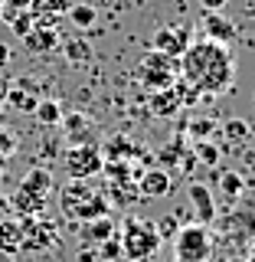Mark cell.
<instances>
[{
  "label": "cell",
  "instance_id": "cell-1",
  "mask_svg": "<svg viewBox=\"0 0 255 262\" xmlns=\"http://www.w3.org/2000/svg\"><path fill=\"white\" fill-rule=\"evenodd\" d=\"M180 79L187 85H193L196 92L216 98L233 89L236 79V59L229 53V46L213 43V39H193L187 46V53L180 56Z\"/></svg>",
  "mask_w": 255,
  "mask_h": 262
},
{
  "label": "cell",
  "instance_id": "cell-2",
  "mask_svg": "<svg viewBox=\"0 0 255 262\" xmlns=\"http://www.w3.org/2000/svg\"><path fill=\"white\" fill-rule=\"evenodd\" d=\"M59 210L69 223H88V220H98L111 210L108 196H105V184L98 180H69L59 190Z\"/></svg>",
  "mask_w": 255,
  "mask_h": 262
},
{
  "label": "cell",
  "instance_id": "cell-3",
  "mask_svg": "<svg viewBox=\"0 0 255 262\" xmlns=\"http://www.w3.org/2000/svg\"><path fill=\"white\" fill-rule=\"evenodd\" d=\"M56 184H53V170L49 167H30L23 174L20 187L10 196V210L20 213V216H36V213H46V203L53 196Z\"/></svg>",
  "mask_w": 255,
  "mask_h": 262
},
{
  "label": "cell",
  "instance_id": "cell-4",
  "mask_svg": "<svg viewBox=\"0 0 255 262\" xmlns=\"http://www.w3.org/2000/svg\"><path fill=\"white\" fill-rule=\"evenodd\" d=\"M118 243H121V256L128 262H137V259H151L164 239L157 233V223L141 220V216H128L118 226Z\"/></svg>",
  "mask_w": 255,
  "mask_h": 262
},
{
  "label": "cell",
  "instance_id": "cell-5",
  "mask_svg": "<svg viewBox=\"0 0 255 262\" xmlns=\"http://www.w3.org/2000/svg\"><path fill=\"white\" fill-rule=\"evenodd\" d=\"M137 82L147 89V92H160V89L174 85L177 76H180V59H170V56L157 53V49H147V53L137 59V69H134Z\"/></svg>",
  "mask_w": 255,
  "mask_h": 262
},
{
  "label": "cell",
  "instance_id": "cell-6",
  "mask_svg": "<svg viewBox=\"0 0 255 262\" xmlns=\"http://www.w3.org/2000/svg\"><path fill=\"white\" fill-rule=\"evenodd\" d=\"M174 259L177 262H210L213 259V233L206 223L180 226L174 233Z\"/></svg>",
  "mask_w": 255,
  "mask_h": 262
},
{
  "label": "cell",
  "instance_id": "cell-7",
  "mask_svg": "<svg viewBox=\"0 0 255 262\" xmlns=\"http://www.w3.org/2000/svg\"><path fill=\"white\" fill-rule=\"evenodd\" d=\"M62 167L69 180H92L102 174L105 158L98 144H69V151H62Z\"/></svg>",
  "mask_w": 255,
  "mask_h": 262
},
{
  "label": "cell",
  "instance_id": "cell-8",
  "mask_svg": "<svg viewBox=\"0 0 255 262\" xmlns=\"http://www.w3.org/2000/svg\"><path fill=\"white\" fill-rule=\"evenodd\" d=\"M23 220V252H46L59 246V223L46 213L36 216H20Z\"/></svg>",
  "mask_w": 255,
  "mask_h": 262
},
{
  "label": "cell",
  "instance_id": "cell-9",
  "mask_svg": "<svg viewBox=\"0 0 255 262\" xmlns=\"http://www.w3.org/2000/svg\"><path fill=\"white\" fill-rule=\"evenodd\" d=\"M190 43H193V30L187 23H167V27H160L154 33V49L170 56V59H180Z\"/></svg>",
  "mask_w": 255,
  "mask_h": 262
},
{
  "label": "cell",
  "instance_id": "cell-10",
  "mask_svg": "<svg viewBox=\"0 0 255 262\" xmlns=\"http://www.w3.org/2000/svg\"><path fill=\"white\" fill-rule=\"evenodd\" d=\"M200 36L203 39H213V43L229 46V43H233V36H236V23L226 20L219 10H203V16H200Z\"/></svg>",
  "mask_w": 255,
  "mask_h": 262
},
{
  "label": "cell",
  "instance_id": "cell-11",
  "mask_svg": "<svg viewBox=\"0 0 255 262\" xmlns=\"http://www.w3.org/2000/svg\"><path fill=\"white\" fill-rule=\"evenodd\" d=\"M62 135L69 138V144H98L95 141V121L88 118L85 112H72V115H62Z\"/></svg>",
  "mask_w": 255,
  "mask_h": 262
},
{
  "label": "cell",
  "instance_id": "cell-12",
  "mask_svg": "<svg viewBox=\"0 0 255 262\" xmlns=\"http://www.w3.org/2000/svg\"><path fill=\"white\" fill-rule=\"evenodd\" d=\"M174 190V177H170V170L164 167H147L141 177H137V193L141 196H151V200H157V196H167Z\"/></svg>",
  "mask_w": 255,
  "mask_h": 262
},
{
  "label": "cell",
  "instance_id": "cell-13",
  "mask_svg": "<svg viewBox=\"0 0 255 262\" xmlns=\"http://www.w3.org/2000/svg\"><path fill=\"white\" fill-rule=\"evenodd\" d=\"M20 39H23V49H27L30 56H49L59 46V30L56 27H36V23H33V30Z\"/></svg>",
  "mask_w": 255,
  "mask_h": 262
},
{
  "label": "cell",
  "instance_id": "cell-14",
  "mask_svg": "<svg viewBox=\"0 0 255 262\" xmlns=\"http://www.w3.org/2000/svg\"><path fill=\"white\" fill-rule=\"evenodd\" d=\"M72 0H30V13L36 27H56L65 16Z\"/></svg>",
  "mask_w": 255,
  "mask_h": 262
},
{
  "label": "cell",
  "instance_id": "cell-15",
  "mask_svg": "<svg viewBox=\"0 0 255 262\" xmlns=\"http://www.w3.org/2000/svg\"><path fill=\"white\" fill-rule=\"evenodd\" d=\"M187 196H190V203H193L196 216H200V223H213V220H216V200H213L210 187L203 184V180H190Z\"/></svg>",
  "mask_w": 255,
  "mask_h": 262
},
{
  "label": "cell",
  "instance_id": "cell-16",
  "mask_svg": "<svg viewBox=\"0 0 255 262\" xmlns=\"http://www.w3.org/2000/svg\"><path fill=\"white\" fill-rule=\"evenodd\" d=\"M82 226V243L92 246V249H98L105 239H111L114 233H118V223L111 220V213H105V216L98 220H88V223H79Z\"/></svg>",
  "mask_w": 255,
  "mask_h": 262
},
{
  "label": "cell",
  "instance_id": "cell-17",
  "mask_svg": "<svg viewBox=\"0 0 255 262\" xmlns=\"http://www.w3.org/2000/svg\"><path fill=\"white\" fill-rule=\"evenodd\" d=\"M36 102H39V95L33 92V82L30 79H20V85H7L4 89V105H10V108H16V112L33 115Z\"/></svg>",
  "mask_w": 255,
  "mask_h": 262
},
{
  "label": "cell",
  "instance_id": "cell-18",
  "mask_svg": "<svg viewBox=\"0 0 255 262\" xmlns=\"http://www.w3.org/2000/svg\"><path fill=\"white\" fill-rule=\"evenodd\" d=\"M0 252H4V256L23 252V220L20 216H4L0 220Z\"/></svg>",
  "mask_w": 255,
  "mask_h": 262
},
{
  "label": "cell",
  "instance_id": "cell-19",
  "mask_svg": "<svg viewBox=\"0 0 255 262\" xmlns=\"http://www.w3.org/2000/svg\"><path fill=\"white\" fill-rule=\"evenodd\" d=\"M183 108L180 105V95L174 85L160 89V92H151V115H157V118H174V115Z\"/></svg>",
  "mask_w": 255,
  "mask_h": 262
},
{
  "label": "cell",
  "instance_id": "cell-20",
  "mask_svg": "<svg viewBox=\"0 0 255 262\" xmlns=\"http://www.w3.org/2000/svg\"><path fill=\"white\" fill-rule=\"evenodd\" d=\"M105 196H108L111 207H131V203H137V184H131V180H108L105 184Z\"/></svg>",
  "mask_w": 255,
  "mask_h": 262
},
{
  "label": "cell",
  "instance_id": "cell-21",
  "mask_svg": "<svg viewBox=\"0 0 255 262\" xmlns=\"http://www.w3.org/2000/svg\"><path fill=\"white\" fill-rule=\"evenodd\" d=\"M62 56L69 66H88L92 62V43L85 36H69L62 43Z\"/></svg>",
  "mask_w": 255,
  "mask_h": 262
},
{
  "label": "cell",
  "instance_id": "cell-22",
  "mask_svg": "<svg viewBox=\"0 0 255 262\" xmlns=\"http://www.w3.org/2000/svg\"><path fill=\"white\" fill-rule=\"evenodd\" d=\"M65 16H69V23L76 27L79 33H85V30H92L95 23H98V10L92 4H69V10H65Z\"/></svg>",
  "mask_w": 255,
  "mask_h": 262
},
{
  "label": "cell",
  "instance_id": "cell-23",
  "mask_svg": "<svg viewBox=\"0 0 255 262\" xmlns=\"http://www.w3.org/2000/svg\"><path fill=\"white\" fill-rule=\"evenodd\" d=\"M128 154H137V158H141L144 151L137 144H131L128 138H121V135H114L111 141H105V147H102V158L105 161H125Z\"/></svg>",
  "mask_w": 255,
  "mask_h": 262
},
{
  "label": "cell",
  "instance_id": "cell-24",
  "mask_svg": "<svg viewBox=\"0 0 255 262\" xmlns=\"http://www.w3.org/2000/svg\"><path fill=\"white\" fill-rule=\"evenodd\" d=\"M33 115H36V121H43V125H59L62 121V105L56 102V98H39Z\"/></svg>",
  "mask_w": 255,
  "mask_h": 262
},
{
  "label": "cell",
  "instance_id": "cell-25",
  "mask_svg": "<svg viewBox=\"0 0 255 262\" xmlns=\"http://www.w3.org/2000/svg\"><path fill=\"white\" fill-rule=\"evenodd\" d=\"M216 184H219V190H223L229 200H236V196L242 193L245 180H242V174H236V170H219V174H216Z\"/></svg>",
  "mask_w": 255,
  "mask_h": 262
},
{
  "label": "cell",
  "instance_id": "cell-26",
  "mask_svg": "<svg viewBox=\"0 0 255 262\" xmlns=\"http://www.w3.org/2000/svg\"><path fill=\"white\" fill-rule=\"evenodd\" d=\"M223 135H226V141L242 144V141H249V138H252V125L245 118H229L226 125H223Z\"/></svg>",
  "mask_w": 255,
  "mask_h": 262
},
{
  "label": "cell",
  "instance_id": "cell-27",
  "mask_svg": "<svg viewBox=\"0 0 255 262\" xmlns=\"http://www.w3.org/2000/svg\"><path fill=\"white\" fill-rule=\"evenodd\" d=\"M183 154H187L183 141H170V144H164L160 151H157V161L164 164V170H167V167H180V161H183Z\"/></svg>",
  "mask_w": 255,
  "mask_h": 262
},
{
  "label": "cell",
  "instance_id": "cell-28",
  "mask_svg": "<svg viewBox=\"0 0 255 262\" xmlns=\"http://www.w3.org/2000/svg\"><path fill=\"white\" fill-rule=\"evenodd\" d=\"M193 154H196V161H200L203 167H216V164H219V147L213 141H196Z\"/></svg>",
  "mask_w": 255,
  "mask_h": 262
},
{
  "label": "cell",
  "instance_id": "cell-29",
  "mask_svg": "<svg viewBox=\"0 0 255 262\" xmlns=\"http://www.w3.org/2000/svg\"><path fill=\"white\" fill-rule=\"evenodd\" d=\"M213 128H216V125H213L210 118H196V121H190V128H187V131H190L193 141H210Z\"/></svg>",
  "mask_w": 255,
  "mask_h": 262
},
{
  "label": "cell",
  "instance_id": "cell-30",
  "mask_svg": "<svg viewBox=\"0 0 255 262\" xmlns=\"http://www.w3.org/2000/svg\"><path fill=\"white\" fill-rule=\"evenodd\" d=\"M7 23H10V30L16 33V36H27V33L33 30V13H30V10H23V13L10 16V20H7Z\"/></svg>",
  "mask_w": 255,
  "mask_h": 262
},
{
  "label": "cell",
  "instance_id": "cell-31",
  "mask_svg": "<svg viewBox=\"0 0 255 262\" xmlns=\"http://www.w3.org/2000/svg\"><path fill=\"white\" fill-rule=\"evenodd\" d=\"M30 10V0H0V13H4V20H10V16Z\"/></svg>",
  "mask_w": 255,
  "mask_h": 262
},
{
  "label": "cell",
  "instance_id": "cell-32",
  "mask_svg": "<svg viewBox=\"0 0 255 262\" xmlns=\"http://www.w3.org/2000/svg\"><path fill=\"white\" fill-rule=\"evenodd\" d=\"M16 151V135L10 128H0V158H10Z\"/></svg>",
  "mask_w": 255,
  "mask_h": 262
},
{
  "label": "cell",
  "instance_id": "cell-33",
  "mask_svg": "<svg viewBox=\"0 0 255 262\" xmlns=\"http://www.w3.org/2000/svg\"><path fill=\"white\" fill-rule=\"evenodd\" d=\"M79 262H98V249H92V246H85V249L79 252Z\"/></svg>",
  "mask_w": 255,
  "mask_h": 262
},
{
  "label": "cell",
  "instance_id": "cell-34",
  "mask_svg": "<svg viewBox=\"0 0 255 262\" xmlns=\"http://www.w3.org/2000/svg\"><path fill=\"white\" fill-rule=\"evenodd\" d=\"M226 4H229V0H200V7H203V10H223Z\"/></svg>",
  "mask_w": 255,
  "mask_h": 262
},
{
  "label": "cell",
  "instance_id": "cell-35",
  "mask_svg": "<svg viewBox=\"0 0 255 262\" xmlns=\"http://www.w3.org/2000/svg\"><path fill=\"white\" fill-rule=\"evenodd\" d=\"M7 66H10V46L0 43V69H7Z\"/></svg>",
  "mask_w": 255,
  "mask_h": 262
},
{
  "label": "cell",
  "instance_id": "cell-36",
  "mask_svg": "<svg viewBox=\"0 0 255 262\" xmlns=\"http://www.w3.org/2000/svg\"><path fill=\"white\" fill-rule=\"evenodd\" d=\"M10 196H4V193H0V220H4V216H10Z\"/></svg>",
  "mask_w": 255,
  "mask_h": 262
},
{
  "label": "cell",
  "instance_id": "cell-37",
  "mask_svg": "<svg viewBox=\"0 0 255 262\" xmlns=\"http://www.w3.org/2000/svg\"><path fill=\"white\" fill-rule=\"evenodd\" d=\"M0 262H16L13 256H4V252H0Z\"/></svg>",
  "mask_w": 255,
  "mask_h": 262
},
{
  "label": "cell",
  "instance_id": "cell-38",
  "mask_svg": "<svg viewBox=\"0 0 255 262\" xmlns=\"http://www.w3.org/2000/svg\"><path fill=\"white\" fill-rule=\"evenodd\" d=\"M0 108H4V92H0Z\"/></svg>",
  "mask_w": 255,
  "mask_h": 262
},
{
  "label": "cell",
  "instance_id": "cell-39",
  "mask_svg": "<svg viewBox=\"0 0 255 262\" xmlns=\"http://www.w3.org/2000/svg\"><path fill=\"white\" fill-rule=\"evenodd\" d=\"M0 187H4V174H0Z\"/></svg>",
  "mask_w": 255,
  "mask_h": 262
},
{
  "label": "cell",
  "instance_id": "cell-40",
  "mask_svg": "<svg viewBox=\"0 0 255 262\" xmlns=\"http://www.w3.org/2000/svg\"><path fill=\"white\" fill-rule=\"evenodd\" d=\"M137 262H147V259H137Z\"/></svg>",
  "mask_w": 255,
  "mask_h": 262
},
{
  "label": "cell",
  "instance_id": "cell-41",
  "mask_svg": "<svg viewBox=\"0 0 255 262\" xmlns=\"http://www.w3.org/2000/svg\"><path fill=\"white\" fill-rule=\"evenodd\" d=\"M0 20H4V13H0Z\"/></svg>",
  "mask_w": 255,
  "mask_h": 262
},
{
  "label": "cell",
  "instance_id": "cell-42",
  "mask_svg": "<svg viewBox=\"0 0 255 262\" xmlns=\"http://www.w3.org/2000/svg\"><path fill=\"white\" fill-rule=\"evenodd\" d=\"M252 135H255V131H252Z\"/></svg>",
  "mask_w": 255,
  "mask_h": 262
},
{
  "label": "cell",
  "instance_id": "cell-43",
  "mask_svg": "<svg viewBox=\"0 0 255 262\" xmlns=\"http://www.w3.org/2000/svg\"><path fill=\"white\" fill-rule=\"evenodd\" d=\"M252 262H255V259H252Z\"/></svg>",
  "mask_w": 255,
  "mask_h": 262
}]
</instances>
